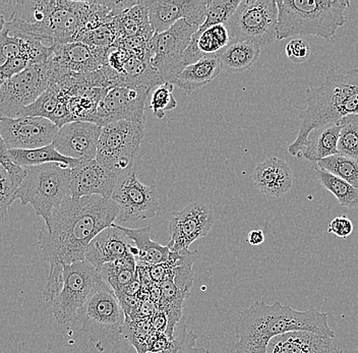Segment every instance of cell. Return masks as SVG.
<instances>
[{"label": "cell", "mask_w": 358, "mask_h": 353, "mask_svg": "<svg viewBox=\"0 0 358 353\" xmlns=\"http://www.w3.org/2000/svg\"><path fill=\"white\" fill-rule=\"evenodd\" d=\"M19 187L10 172L0 163V222L6 219L11 205L17 200Z\"/></svg>", "instance_id": "42"}, {"label": "cell", "mask_w": 358, "mask_h": 353, "mask_svg": "<svg viewBox=\"0 0 358 353\" xmlns=\"http://www.w3.org/2000/svg\"><path fill=\"white\" fill-rule=\"evenodd\" d=\"M317 167L345 180L358 189V160L339 153L319 161Z\"/></svg>", "instance_id": "35"}, {"label": "cell", "mask_w": 358, "mask_h": 353, "mask_svg": "<svg viewBox=\"0 0 358 353\" xmlns=\"http://www.w3.org/2000/svg\"><path fill=\"white\" fill-rule=\"evenodd\" d=\"M101 276L117 297L136 278V260L129 254L114 262L105 264L99 269Z\"/></svg>", "instance_id": "30"}, {"label": "cell", "mask_w": 358, "mask_h": 353, "mask_svg": "<svg viewBox=\"0 0 358 353\" xmlns=\"http://www.w3.org/2000/svg\"><path fill=\"white\" fill-rule=\"evenodd\" d=\"M331 353H342V352H340V350H333V352H331Z\"/></svg>", "instance_id": "52"}, {"label": "cell", "mask_w": 358, "mask_h": 353, "mask_svg": "<svg viewBox=\"0 0 358 353\" xmlns=\"http://www.w3.org/2000/svg\"><path fill=\"white\" fill-rule=\"evenodd\" d=\"M77 324L94 343L118 340L127 327V316L110 287L103 288L78 310Z\"/></svg>", "instance_id": "10"}, {"label": "cell", "mask_w": 358, "mask_h": 353, "mask_svg": "<svg viewBox=\"0 0 358 353\" xmlns=\"http://www.w3.org/2000/svg\"><path fill=\"white\" fill-rule=\"evenodd\" d=\"M133 245V241L120 229V225L113 223L91 241L85 260L99 270L105 264L120 260L131 254Z\"/></svg>", "instance_id": "21"}, {"label": "cell", "mask_w": 358, "mask_h": 353, "mask_svg": "<svg viewBox=\"0 0 358 353\" xmlns=\"http://www.w3.org/2000/svg\"><path fill=\"white\" fill-rule=\"evenodd\" d=\"M315 172H317V180L323 185L324 189L334 194L342 207L357 209L358 189L357 187L317 167L315 168Z\"/></svg>", "instance_id": "34"}, {"label": "cell", "mask_w": 358, "mask_h": 353, "mask_svg": "<svg viewBox=\"0 0 358 353\" xmlns=\"http://www.w3.org/2000/svg\"><path fill=\"white\" fill-rule=\"evenodd\" d=\"M312 332L334 339V331L328 323V314L317 308L293 310L279 301L267 305L257 301L241 312L235 324L238 341L235 353H267L268 343L274 337L290 332Z\"/></svg>", "instance_id": "3"}, {"label": "cell", "mask_w": 358, "mask_h": 353, "mask_svg": "<svg viewBox=\"0 0 358 353\" xmlns=\"http://www.w3.org/2000/svg\"><path fill=\"white\" fill-rule=\"evenodd\" d=\"M216 55L222 71L239 73L252 68L261 55V48L250 42H230L229 45Z\"/></svg>", "instance_id": "28"}, {"label": "cell", "mask_w": 358, "mask_h": 353, "mask_svg": "<svg viewBox=\"0 0 358 353\" xmlns=\"http://www.w3.org/2000/svg\"><path fill=\"white\" fill-rule=\"evenodd\" d=\"M338 151L342 155L358 160V114H351L340 120Z\"/></svg>", "instance_id": "38"}, {"label": "cell", "mask_w": 358, "mask_h": 353, "mask_svg": "<svg viewBox=\"0 0 358 353\" xmlns=\"http://www.w3.org/2000/svg\"><path fill=\"white\" fill-rule=\"evenodd\" d=\"M222 71L216 55H205L196 64L187 66L174 80L173 85L189 95L216 79Z\"/></svg>", "instance_id": "25"}, {"label": "cell", "mask_w": 358, "mask_h": 353, "mask_svg": "<svg viewBox=\"0 0 358 353\" xmlns=\"http://www.w3.org/2000/svg\"><path fill=\"white\" fill-rule=\"evenodd\" d=\"M215 223V214L210 205L194 202L170 217V240L167 247L171 252L189 250L194 241L205 238Z\"/></svg>", "instance_id": "16"}, {"label": "cell", "mask_w": 358, "mask_h": 353, "mask_svg": "<svg viewBox=\"0 0 358 353\" xmlns=\"http://www.w3.org/2000/svg\"><path fill=\"white\" fill-rule=\"evenodd\" d=\"M24 171L17 199L22 206H32L36 215L48 224L53 211L71 196V168L60 163H47Z\"/></svg>", "instance_id": "6"}, {"label": "cell", "mask_w": 358, "mask_h": 353, "mask_svg": "<svg viewBox=\"0 0 358 353\" xmlns=\"http://www.w3.org/2000/svg\"><path fill=\"white\" fill-rule=\"evenodd\" d=\"M110 15L108 2L101 0H22L15 1L13 21L4 27L53 45L76 42L80 31L107 23Z\"/></svg>", "instance_id": "2"}, {"label": "cell", "mask_w": 358, "mask_h": 353, "mask_svg": "<svg viewBox=\"0 0 358 353\" xmlns=\"http://www.w3.org/2000/svg\"><path fill=\"white\" fill-rule=\"evenodd\" d=\"M174 87L172 82H164L152 93L150 109L159 120H162L167 111L173 110L178 106V101L173 96Z\"/></svg>", "instance_id": "41"}, {"label": "cell", "mask_w": 358, "mask_h": 353, "mask_svg": "<svg viewBox=\"0 0 358 353\" xmlns=\"http://www.w3.org/2000/svg\"><path fill=\"white\" fill-rule=\"evenodd\" d=\"M241 2V0H207L206 20L199 29L198 33H203L216 24L226 26Z\"/></svg>", "instance_id": "37"}, {"label": "cell", "mask_w": 358, "mask_h": 353, "mask_svg": "<svg viewBox=\"0 0 358 353\" xmlns=\"http://www.w3.org/2000/svg\"><path fill=\"white\" fill-rule=\"evenodd\" d=\"M329 233L334 234L337 238L346 240L353 232V223L348 217L342 215L336 217L331 221L328 228Z\"/></svg>", "instance_id": "46"}, {"label": "cell", "mask_w": 358, "mask_h": 353, "mask_svg": "<svg viewBox=\"0 0 358 353\" xmlns=\"http://www.w3.org/2000/svg\"><path fill=\"white\" fill-rule=\"evenodd\" d=\"M293 171L286 161L268 157L257 165L252 174V182L257 191L268 196H279L289 193L293 185Z\"/></svg>", "instance_id": "22"}, {"label": "cell", "mask_w": 358, "mask_h": 353, "mask_svg": "<svg viewBox=\"0 0 358 353\" xmlns=\"http://www.w3.org/2000/svg\"><path fill=\"white\" fill-rule=\"evenodd\" d=\"M118 39H127L134 36H154V31L150 24L148 8L145 0L134 8L125 10L112 20Z\"/></svg>", "instance_id": "29"}, {"label": "cell", "mask_w": 358, "mask_h": 353, "mask_svg": "<svg viewBox=\"0 0 358 353\" xmlns=\"http://www.w3.org/2000/svg\"><path fill=\"white\" fill-rule=\"evenodd\" d=\"M120 229L127 234V238L133 241L138 249L136 263L147 266H155L166 263L169 259L170 251L167 245H161L152 240L151 227L147 226L140 229L120 226Z\"/></svg>", "instance_id": "27"}, {"label": "cell", "mask_w": 358, "mask_h": 353, "mask_svg": "<svg viewBox=\"0 0 358 353\" xmlns=\"http://www.w3.org/2000/svg\"><path fill=\"white\" fill-rule=\"evenodd\" d=\"M154 34L169 30L180 20L200 29L206 20L207 0H145Z\"/></svg>", "instance_id": "18"}, {"label": "cell", "mask_w": 358, "mask_h": 353, "mask_svg": "<svg viewBox=\"0 0 358 353\" xmlns=\"http://www.w3.org/2000/svg\"><path fill=\"white\" fill-rule=\"evenodd\" d=\"M226 27L230 42H250L259 48L270 45L277 40V1L241 0Z\"/></svg>", "instance_id": "8"}, {"label": "cell", "mask_w": 358, "mask_h": 353, "mask_svg": "<svg viewBox=\"0 0 358 353\" xmlns=\"http://www.w3.org/2000/svg\"><path fill=\"white\" fill-rule=\"evenodd\" d=\"M151 92L129 87L109 89L97 108L96 124L103 127L118 122L145 124V101Z\"/></svg>", "instance_id": "17"}, {"label": "cell", "mask_w": 358, "mask_h": 353, "mask_svg": "<svg viewBox=\"0 0 358 353\" xmlns=\"http://www.w3.org/2000/svg\"><path fill=\"white\" fill-rule=\"evenodd\" d=\"M335 350L333 339L312 332H290L274 337L267 353H331Z\"/></svg>", "instance_id": "24"}, {"label": "cell", "mask_w": 358, "mask_h": 353, "mask_svg": "<svg viewBox=\"0 0 358 353\" xmlns=\"http://www.w3.org/2000/svg\"><path fill=\"white\" fill-rule=\"evenodd\" d=\"M198 27L192 26L180 20L169 30L154 34L150 41L151 66L158 71L164 82H172L187 66L185 53L192 36L198 32Z\"/></svg>", "instance_id": "13"}, {"label": "cell", "mask_w": 358, "mask_h": 353, "mask_svg": "<svg viewBox=\"0 0 358 353\" xmlns=\"http://www.w3.org/2000/svg\"><path fill=\"white\" fill-rule=\"evenodd\" d=\"M152 326H153L154 329H155L158 333H166L168 326L166 315L163 312H161V314L160 312H158V314L156 315L155 318H154Z\"/></svg>", "instance_id": "48"}, {"label": "cell", "mask_w": 358, "mask_h": 353, "mask_svg": "<svg viewBox=\"0 0 358 353\" xmlns=\"http://www.w3.org/2000/svg\"><path fill=\"white\" fill-rule=\"evenodd\" d=\"M113 353H120V352H113Z\"/></svg>", "instance_id": "53"}, {"label": "cell", "mask_w": 358, "mask_h": 353, "mask_svg": "<svg viewBox=\"0 0 358 353\" xmlns=\"http://www.w3.org/2000/svg\"><path fill=\"white\" fill-rule=\"evenodd\" d=\"M117 214V205L100 196H69L53 211L38 236L42 259L49 264L47 290L62 287L64 266L85 261L91 241L113 224Z\"/></svg>", "instance_id": "1"}, {"label": "cell", "mask_w": 358, "mask_h": 353, "mask_svg": "<svg viewBox=\"0 0 358 353\" xmlns=\"http://www.w3.org/2000/svg\"><path fill=\"white\" fill-rule=\"evenodd\" d=\"M109 89L85 88L69 98V108L73 122H93L97 120V108Z\"/></svg>", "instance_id": "31"}, {"label": "cell", "mask_w": 358, "mask_h": 353, "mask_svg": "<svg viewBox=\"0 0 358 353\" xmlns=\"http://www.w3.org/2000/svg\"><path fill=\"white\" fill-rule=\"evenodd\" d=\"M117 39V34L111 21L95 28L80 31L76 42H82L86 45L96 48H110Z\"/></svg>", "instance_id": "39"}, {"label": "cell", "mask_w": 358, "mask_h": 353, "mask_svg": "<svg viewBox=\"0 0 358 353\" xmlns=\"http://www.w3.org/2000/svg\"><path fill=\"white\" fill-rule=\"evenodd\" d=\"M52 46L35 38L10 32L4 27L0 33V66L13 57H24L33 64H43L52 57Z\"/></svg>", "instance_id": "23"}, {"label": "cell", "mask_w": 358, "mask_h": 353, "mask_svg": "<svg viewBox=\"0 0 358 353\" xmlns=\"http://www.w3.org/2000/svg\"><path fill=\"white\" fill-rule=\"evenodd\" d=\"M51 69L48 62L33 64L19 75L4 80L0 87V113L10 118L22 117L27 107L32 105L50 85Z\"/></svg>", "instance_id": "12"}, {"label": "cell", "mask_w": 358, "mask_h": 353, "mask_svg": "<svg viewBox=\"0 0 358 353\" xmlns=\"http://www.w3.org/2000/svg\"><path fill=\"white\" fill-rule=\"evenodd\" d=\"M0 117H1V113H0ZM0 163L3 165L6 171L10 172L15 182L21 185L24 176H26V171L22 167L17 166L15 163H13V161L8 157V150L6 148L3 140H2L1 134H0Z\"/></svg>", "instance_id": "44"}, {"label": "cell", "mask_w": 358, "mask_h": 353, "mask_svg": "<svg viewBox=\"0 0 358 353\" xmlns=\"http://www.w3.org/2000/svg\"><path fill=\"white\" fill-rule=\"evenodd\" d=\"M4 80L2 79L1 73H0V87H1L2 82H3Z\"/></svg>", "instance_id": "51"}, {"label": "cell", "mask_w": 358, "mask_h": 353, "mask_svg": "<svg viewBox=\"0 0 358 353\" xmlns=\"http://www.w3.org/2000/svg\"><path fill=\"white\" fill-rule=\"evenodd\" d=\"M58 131L59 127L44 117H0V134L8 150L43 148L52 144Z\"/></svg>", "instance_id": "15"}, {"label": "cell", "mask_w": 358, "mask_h": 353, "mask_svg": "<svg viewBox=\"0 0 358 353\" xmlns=\"http://www.w3.org/2000/svg\"><path fill=\"white\" fill-rule=\"evenodd\" d=\"M198 257V252H190L189 250L171 252L166 262L171 267L174 284L187 294H189L194 283V264Z\"/></svg>", "instance_id": "33"}, {"label": "cell", "mask_w": 358, "mask_h": 353, "mask_svg": "<svg viewBox=\"0 0 358 353\" xmlns=\"http://www.w3.org/2000/svg\"><path fill=\"white\" fill-rule=\"evenodd\" d=\"M194 37L203 55H217L230 43L229 32L225 24H216L203 33L196 32Z\"/></svg>", "instance_id": "36"}, {"label": "cell", "mask_w": 358, "mask_h": 353, "mask_svg": "<svg viewBox=\"0 0 358 353\" xmlns=\"http://www.w3.org/2000/svg\"><path fill=\"white\" fill-rule=\"evenodd\" d=\"M145 138V124L118 122L102 127L96 160L118 175L134 171V163Z\"/></svg>", "instance_id": "9"}, {"label": "cell", "mask_w": 358, "mask_h": 353, "mask_svg": "<svg viewBox=\"0 0 358 353\" xmlns=\"http://www.w3.org/2000/svg\"><path fill=\"white\" fill-rule=\"evenodd\" d=\"M285 53L290 62L302 64L310 58V46L303 39L296 38L288 42L285 47Z\"/></svg>", "instance_id": "43"}, {"label": "cell", "mask_w": 358, "mask_h": 353, "mask_svg": "<svg viewBox=\"0 0 358 353\" xmlns=\"http://www.w3.org/2000/svg\"><path fill=\"white\" fill-rule=\"evenodd\" d=\"M277 41L296 36L331 39L346 23L349 0H279Z\"/></svg>", "instance_id": "5"}, {"label": "cell", "mask_w": 358, "mask_h": 353, "mask_svg": "<svg viewBox=\"0 0 358 353\" xmlns=\"http://www.w3.org/2000/svg\"><path fill=\"white\" fill-rule=\"evenodd\" d=\"M8 157L17 166L22 168L31 166H39L47 163H60L73 168L80 161L71 159L56 151L53 145L43 148L33 150H8Z\"/></svg>", "instance_id": "32"}, {"label": "cell", "mask_w": 358, "mask_h": 353, "mask_svg": "<svg viewBox=\"0 0 358 353\" xmlns=\"http://www.w3.org/2000/svg\"><path fill=\"white\" fill-rule=\"evenodd\" d=\"M49 58L51 80L78 78L86 80L90 88H96V73L106 66L109 48H96L82 43L53 44Z\"/></svg>", "instance_id": "11"}, {"label": "cell", "mask_w": 358, "mask_h": 353, "mask_svg": "<svg viewBox=\"0 0 358 353\" xmlns=\"http://www.w3.org/2000/svg\"><path fill=\"white\" fill-rule=\"evenodd\" d=\"M178 332L174 330L173 338L170 340L166 350L158 353H210L206 348L196 347V340L199 335L194 331L180 324H178Z\"/></svg>", "instance_id": "40"}, {"label": "cell", "mask_w": 358, "mask_h": 353, "mask_svg": "<svg viewBox=\"0 0 358 353\" xmlns=\"http://www.w3.org/2000/svg\"><path fill=\"white\" fill-rule=\"evenodd\" d=\"M102 127L93 122H73L60 127L53 147L62 155L78 161L97 157L98 141Z\"/></svg>", "instance_id": "19"}, {"label": "cell", "mask_w": 358, "mask_h": 353, "mask_svg": "<svg viewBox=\"0 0 358 353\" xmlns=\"http://www.w3.org/2000/svg\"><path fill=\"white\" fill-rule=\"evenodd\" d=\"M246 241H248L250 245H254V247L261 245L262 243H264V241H265V233H264L263 230H252V231L248 233Z\"/></svg>", "instance_id": "49"}, {"label": "cell", "mask_w": 358, "mask_h": 353, "mask_svg": "<svg viewBox=\"0 0 358 353\" xmlns=\"http://www.w3.org/2000/svg\"><path fill=\"white\" fill-rule=\"evenodd\" d=\"M111 200L118 208L116 220L122 223L153 218L160 210L156 185L141 182L134 171L120 176Z\"/></svg>", "instance_id": "14"}, {"label": "cell", "mask_w": 358, "mask_h": 353, "mask_svg": "<svg viewBox=\"0 0 358 353\" xmlns=\"http://www.w3.org/2000/svg\"><path fill=\"white\" fill-rule=\"evenodd\" d=\"M4 24H6V22H4L3 19L0 17V33H1V31L3 30Z\"/></svg>", "instance_id": "50"}, {"label": "cell", "mask_w": 358, "mask_h": 353, "mask_svg": "<svg viewBox=\"0 0 358 353\" xmlns=\"http://www.w3.org/2000/svg\"><path fill=\"white\" fill-rule=\"evenodd\" d=\"M306 102L308 107L299 113V135L288 147L293 157L299 158L313 129L358 114V69L329 73L323 84L306 90Z\"/></svg>", "instance_id": "4"}, {"label": "cell", "mask_w": 358, "mask_h": 353, "mask_svg": "<svg viewBox=\"0 0 358 353\" xmlns=\"http://www.w3.org/2000/svg\"><path fill=\"white\" fill-rule=\"evenodd\" d=\"M120 175L109 171L97 160L80 161L77 166L71 168V196H100L111 200Z\"/></svg>", "instance_id": "20"}, {"label": "cell", "mask_w": 358, "mask_h": 353, "mask_svg": "<svg viewBox=\"0 0 358 353\" xmlns=\"http://www.w3.org/2000/svg\"><path fill=\"white\" fill-rule=\"evenodd\" d=\"M340 129V122L324 124L313 129L308 135L306 148L299 157L306 158L312 162H319L324 158L339 154L338 141Z\"/></svg>", "instance_id": "26"}, {"label": "cell", "mask_w": 358, "mask_h": 353, "mask_svg": "<svg viewBox=\"0 0 358 353\" xmlns=\"http://www.w3.org/2000/svg\"><path fill=\"white\" fill-rule=\"evenodd\" d=\"M108 287L99 270L88 261L64 266V284L52 301V312L58 325L73 323L80 310L98 291Z\"/></svg>", "instance_id": "7"}, {"label": "cell", "mask_w": 358, "mask_h": 353, "mask_svg": "<svg viewBox=\"0 0 358 353\" xmlns=\"http://www.w3.org/2000/svg\"><path fill=\"white\" fill-rule=\"evenodd\" d=\"M15 1H0V17L3 19L6 24L10 23L13 19V13H15Z\"/></svg>", "instance_id": "47"}, {"label": "cell", "mask_w": 358, "mask_h": 353, "mask_svg": "<svg viewBox=\"0 0 358 353\" xmlns=\"http://www.w3.org/2000/svg\"><path fill=\"white\" fill-rule=\"evenodd\" d=\"M30 66V62L26 58H10L2 66H0V73H1L3 80H8L15 77V75H19L20 73H22Z\"/></svg>", "instance_id": "45"}]
</instances>
